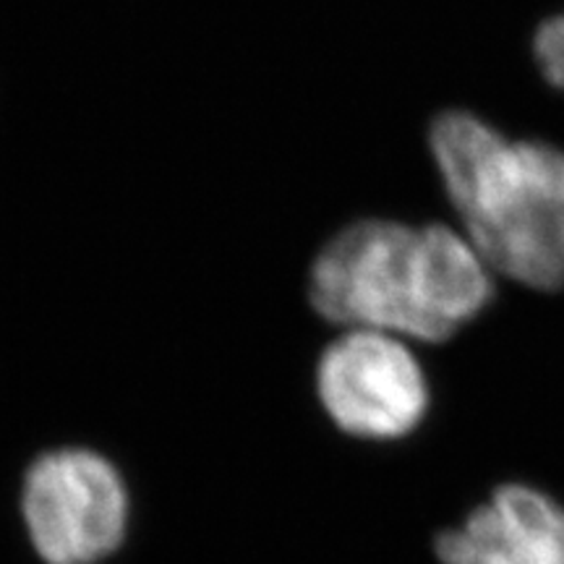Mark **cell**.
<instances>
[{"mask_svg": "<svg viewBox=\"0 0 564 564\" xmlns=\"http://www.w3.org/2000/svg\"><path fill=\"white\" fill-rule=\"evenodd\" d=\"M494 299V272L447 225L364 220L324 246L312 301L324 319L421 343L460 333Z\"/></svg>", "mask_w": 564, "mask_h": 564, "instance_id": "6da1fadb", "label": "cell"}, {"mask_svg": "<svg viewBox=\"0 0 564 564\" xmlns=\"http://www.w3.org/2000/svg\"><path fill=\"white\" fill-rule=\"evenodd\" d=\"M429 147L486 267L533 291L564 288V152L463 110L436 118Z\"/></svg>", "mask_w": 564, "mask_h": 564, "instance_id": "7a4b0ae2", "label": "cell"}, {"mask_svg": "<svg viewBox=\"0 0 564 564\" xmlns=\"http://www.w3.org/2000/svg\"><path fill=\"white\" fill-rule=\"evenodd\" d=\"M19 510L42 564H105L129 539L131 491L108 455L66 444L30 463Z\"/></svg>", "mask_w": 564, "mask_h": 564, "instance_id": "3957f363", "label": "cell"}, {"mask_svg": "<svg viewBox=\"0 0 564 564\" xmlns=\"http://www.w3.org/2000/svg\"><path fill=\"white\" fill-rule=\"evenodd\" d=\"M316 398L350 440L398 442L426 419L432 390L403 337L348 329L319 358Z\"/></svg>", "mask_w": 564, "mask_h": 564, "instance_id": "277c9868", "label": "cell"}, {"mask_svg": "<svg viewBox=\"0 0 564 564\" xmlns=\"http://www.w3.org/2000/svg\"><path fill=\"white\" fill-rule=\"evenodd\" d=\"M432 552L440 564H564V505L541 486L494 484L434 535Z\"/></svg>", "mask_w": 564, "mask_h": 564, "instance_id": "5b68a950", "label": "cell"}, {"mask_svg": "<svg viewBox=\"0 0 564 564\" xmlns=\"http://www.w3.org/2000/svg\"><path fill=\"white\" fill-rule=\"evenodd\" d=\"M533 53L546 79L564 89V13L539 26L533 37Z\"/></svg>", "mask_w": 564, "mask_h": 564, "instance_id": "8992f818", "label": "cell"}]
</instances>
